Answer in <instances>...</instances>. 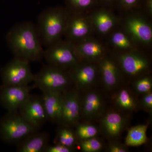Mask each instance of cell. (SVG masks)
I'll use <instances>...</instances> for the list:
<instances>
[{"instance_id":"20","label":"cell","mask_w":152,"mask_h":152,"mask_svg":"<svg viewBox=\"0 0 152 152\" xmlns=\"http://www.w3.org/2000/svg\"><path fill=\"white\" fill-rule=\"evenodd\" d=\"M125 119L117 112H110L105 116L102 126L106 134L109 137H116L119 136L124 128Z\"/></svg>"},{"instance_id":"10","label":"cell","mask_w":152,"mask_h":152,"mask_svg":"<svg viewBox=\"0 0 152 152\" xmlns=\"http://www.w3.org/2000/svg\"><path fill=\"white\" fill-rule=\"evenodd\" d=\"M95 36L91 13L70 12L64 37L75 43Z\"/></svg>"},{"instance_id":"24","label":"cell","mask_w":152,"mask_h":152,"mask_svg":"<svg viewBox=\"0 0 152 152\" xmlns=\"http://www.w3.org/2000/svg\"><path fill=\"white\" fill-rule=\"evenodd\" d=\"M75 133L68 127L59 129L55 140V144H60L67 147L74 148L76 143Z\"/></svg>"},{"instance_id":"1","label":"cell","mask_w":152,"mask_h":152,"mask_svg":"<svg viewBox=\"0 0 152 152\" xmlns=\"http://www.w3.org/2000/svg\"><path fill=\"white\" fill-rule=\"evenodd\" d=\"M6 40L15 58L29 62L43 58V46L36 26L31 22L15 25L7 34Z\"/></svg>"},{"instance_id":"4","label":"cell","mask_w":152,"mask_h":152,"mask_svg":"<svg viewBox=\"0 0 152 152\" xmlns=\"http://www.w3.org/2000/svg\"><path fill=\"white\" fill-rule=\"evenodd\" d=\"M39 130L26 121L18 111L8 112L0 120V140L6 143L17 145Z\"/></svg>"},{"instance_id":"8","label":"cell","mask_w":152,"mask_h":152,"mask_svg":"<svg viewBox=\"0 0 152 152\" xmlns=\"http://www.w3.org/2000/svg\"><path fill=\"white\" fill-rule=\"evenodd\" d=\"M34 75L29 62L15 57L1 71L2 85L5 86H27L33 82Z\"/></svg>"},{"instance_id":"27","label":"cell","mask_w":152,"mask_h":152,"mask_svg":"<svg viewBox=\"0 0 152 152\" xmlns=\"http://www.w3.org/2000/svg\"><path fill=\"white\" fill-rule=\"evenodd\" d=\"M142 0H116L115 10L120 13L140 9Z\"/></svg>"},{"instance_id":"15","label":"cell","mask_w":152,"mask_h":152,"mask_svg":"<svg viewBox=\"0 0 152 152\" xmlns=\"http://www.w3.org/2000/svg\"><path fill=\"white\" fill-rule=\"evenodd\" d=\"M68 71L72 82L78 89L93 84L99 75L97 63L90 62H80Z\"/></svg>"},{"instance_id":"17","label":"cell","mask_w":152,"mask_h":152,"mask_svg":"<svg viewBox=\"0 0 152 152\" xmlns=\"http://www.w3.org/2000/svg\"><path fill=\"white\" fill-rule=\"evenodd\" d=\"M41 99L48 121L53 123L60 124L62 110L63 93H42Z\"/></svg>"},{"instance_id":"30","label":"cell","mask_w":152,"mask_h":152,"mask_svg":"<svg viewBox=\"0 0 152 152\" xmlns=\"http://www.w3.org/2000/svg\"><path fill=\"white\" fill-rule=\"evenodd\" d=\"M74 148L67 147L60 144H55L53 145H48L45 152H72L74 151Z\"/></svg>"},{"instance_id":"11","label":"cell","mask_w":152,"mask_h":152,"mask_svg":"<svg viewBox=\"0 0 152 152\" xmlns=\"http://www.w3.org/2000/svg\"><path fill=\"white\" fill-rule=\"evenodd\" d=\"M115 10L99 6L91 13L95 36L104 40L120 25V16Z\"/></svg>"},{"instance_id":"28","label":"cell","mask_w":152,"mask_h":152,"mask_svg":"<svg viewBox=\"0 0 152 152\" xmlns=\"http://www.w3.org/2000/svg\"><path fill=\"white\" fill-rule=\"evenodd\" d=\"M134 86L138 92L145 94L151 92L152 88L151 78L147 75L140 77L135 82Z\"/></svg>"},{"instance_id":"31","label":"cell","mask_w":152,"mask_h":152,"mask_svg":"<svg viewBox=\"0 0 152 152\" xmlns=\"http://www.w3.org/2000/svg\"><path fill=\"white\" fill-rule=\"evenodd\" d=\"M143 107L150 113L152 111V94L151 92L145 94L141 100Z\"/></svg>"},{"instance_id":"16","label":"cell","mask_w":152,"mask_h":152,"mask_svg":"<svg viewBox=\"0 0 152 152\" xmlns=\"http://www.w3.org/2000/svg\"><path fill=\"white\" fill-rule=\"evenodd\" d=\"M97 64L99 74L105 86L108 88L116 86L122 73L111 53L100 61Z\"/></svg>"},{"instance_id":"6","label":"cell","mask_w":152,"mask_h":152,"mask_svg":"<svg viewBox=\"0 0 152 152\" xmlns=\"http://www.w3.org/2000/svg\"><path fill=\"white\" fill-rule=\"evenodd\" d=\"M141 49L125 52H111L122 73L133 77H142L150 69L148 58Z\"/></svg>"},{"instance_id":"3","label":"cell","mask_w":152,"mask_h":152,"mask_svg":"<svg viewBox=\"0 0 152 152\" xmlns=\"http://www.w3.org/2000/svg\"><path fill=\"white\" fill-rule=\"evenodd\" d=\"M120 25L139 48H151L152 44L151 18L140 9L120 13Z\"/></svg>"},{"instance_id":"32","label":"cell","mask_w":152,"mask_h":152,"mask_svg":"<svg viewBox=\"0 0 152 152\" xmlns=\"http://www.w3.org/2000/svg\"><path fill=\"white\" fill-rule=\"evenodd\" d=\"M140 10L148 17H152V0H142Z\"/></svg>"},{"instance_id":"5","label":"cell","mask_w":152,"mask_h":152,"mask_svg":"<svg viewBox=\"0 0 152 152\" xmlns=\"http://www.w3.org/2000/svg\"><path fill=\"white\" fill-rule=\"evenodd\" d=\"M33 88H37L42 92H59L68 90L72 83L68 71L48 64L34 75Z\"/></svg>"},{"instance_id":"23","label":"cell","mask_w":152,"mask_h":152,"mask_svg":"<svg viewBox=\"0 0 152 152\" xmlns=\"http://www.w3.org/2000/svg\"><path fill=\"white\" fill-rule=\"evenodd\" d=\"M99 6L97 0H65V7L70 12L90 13Z\"/></svg>"},{"instance_id":"13","label":"cell","mask_w":152,"mask_h":152,"mask_svg":"<svg viewBox=\"0 0 152 152\" xmlns=\"http://www.w3.org/2000/svg\"><path fill=\"white\" fill-rule=\"evenodd\" d=\"M81 113V100L78 91L71 89L64 92L60 124L68 127L76 126L78 124Z\"/></svg>"},{"instance_id":"33","label":"cell","mask_w":152,"mask_h":152,"mask_svg":"<svg viewBox=\"0 0 152 152\" xmlns=\"http://www.w3.org/2000/svg\"><path fill=\"white\" fill-rule=\"evenodd\" d=\"M108 150L110 152H126L128 151L126 147L117 143H113L110 144Z\"/></svg>"},{"instance_id":"22","label":"cell","mask_w":152,"mask_h":152,"mask_svg":"<svg viewBox=\"0 0 152 152\" xmlns=\"http://www.w3.org/2000/svg\"><path fill=\"white\" fill-rule=\"evenodd\" d=\"M148 124L139 125L132 127L128 131L125 140L127 146L137 147L145 143L147 141V132Z\"/></svg>"},{"instance_id":"14","label":"cell","mask_w":152,"mask_h":152,"mask_svg":"<svg viewBox=\"0 0 152 152\" xmlns=\"http://www.w3.org/2000/svg\"><path fill=\"white\" fill-rule=\"evenodd\" d=\"M18 112L26 121L39 129L48 121L41 97L30 95Z\"/></svg>"},{"instance_id":"21","label":"cell","mask_w":152,"mask_h":152,"mask_svg":"<svg viewBox=\"0 0 152 152\" xmlns=\"http://www.w3.org/2000/svg\"><path fill=\"white\" fill-rule=\"evenodd\" d=\"M103 102L98 93L92 92L86 94L81 101V111L85 116L93 118L96 116L102 111Z\"/></svg>"},{"instance_id":"18","label":"cell","mask_w":152,"mask_h":152,"mask_svg":"<svg viewBox=\"0 0 152 152\" xmlns=\"http://www.w3.org/2000/svg\"><path fill=\"white\" fill-rule=\"evenodd\" d=\"M104 40L111 52L121 53L140 49L120 24L114 29Z\"/></svg>"},{"instance_id":"19","label":"cell","mask_w":152,"mask_h":152,"mask_svg":"<svg viewBox=\"0 0 152 152\" xmlns=\"http://www.w3.org/2000/svg\"><path fill=\"white\" fill-rule=\"evenodd\" d=\"M50 136L39 131L31 134L17 144L18 152H45L49 145Z\"/></svg>"},{"instance_id":"7","label":"cell","mask_w":152,"mask_h":152,"mask_svg":"<svg viewBox=\"0 0 152 152\" xmlns=\"http://www.w3.org/2000/svg\"><path fill=\"white\" fill-rule=\"evenodd\" d=\"M43 58L48 64L66 71L80 62L73 44L65 39L47 48L44 50Z\"/></svg>"},{"instance_id":"25","label":"cell","mask_w":152,"mask_h":152,"mask_svg":"<svg viewBox=\"0 0 152 152\" xmlns=\"http://www.w3.org/2000/svg\"><path fill=\"white\" fill-rule=\"evenodd\" d=\"M116 102L121 108L133 110L136 107V102L132 96L127 89H123L117 95Z\"/></svg>"},{"instance_id":"12","label":"cell","mask_w":152,"mask_h":152,"mask_svg":"<svg viewBox=\"0 0 152 152\" xmlns=\"http://www.w3.org/2000/svg\"><path fill=\"white\" fill-rule=\"evenodd\" d=\"M32 87L29 85L0 87V104L8 112L18 111L29 97Z\"/></svg>"},{"instance_id":"9","label":"cell","mask_w":152,"mask_h":152,"mask_svg":"<svg viewBox=\"0 0 152 152\" xmlns=\"http://www.w3.org/2000/svg\"><path fill=\"white\" fill-rule=\"evenodd\" d=\"M73 44L80 62L98 63L111 52L105 40L96 36Z\"/></svg>"},{"instance_id":"34","label":"cell","mask_w":152,"mask_h":152,"mask_svg":"<svg viewBox=\"0 0 152 152\" xmlns=\"http://www.w3.org/2000/svg\"><path fill=\"white\" fill-rule=\"evenodd\" d=\"M100 6L115 10L116 0H97Z\"/></svg>"},{"instance_id":"2","label":"cell","mask_w":152,"mask_h":152,"mask_svg":"<svg viewBox=\"0 0 152 152\" xmlns=\"http://www.w3.org/2000/svg\"><path fill=\"white\" fill-rule=\"evenodd\" d=\"M70 12L65 6L50 7L41 12L36 25L43 47L62 39Z\"/></svg>"},{"instance_id":"26","label":"cell","mask_w":152,"mask_h":152,"mask_svg":"<svg viewBox=\"0 0 152 152\" xmlns=\"http://www.w3.org/2000/svg\"><path fill=\"white\" fill-rule=\"evenodd\" d=\"M76 126V136L82 140L94 137L97 134V129L94 125L78 124Z\"/></svg>"},{"instance_id":"29","label":"cell","mask_w":152,"mask_h":152,"mask_svg":"<svg viewBox=\"0 0 152 152\" xmlns=\"http://www.w3.org/2000/svg\"><path fill=\"white\" fill-rule=\"evenodd\" d=\"M80 145L82 151L85 152H96L102 148L101 142L94 137L83 140Z\"/></svg>"}]
</instances>
